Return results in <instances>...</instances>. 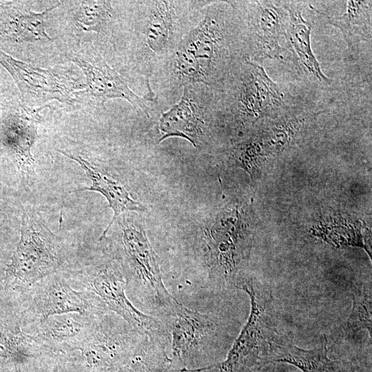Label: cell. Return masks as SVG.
<instances>
[{
    "mask_svg": "<svg viewBox=\"0 0 372 372\" xmlns=\"http://www.w3.org/2000/svg\"><path fill=\"white\" fill-rule=\"evenodd\" d=\"M247 59L239 14L231 1H209L197 23L150 80L175 100L193 84L218 89L231 72Z\"/></svg>",
    "mask_w": 372,
    "mask_h": 372,
    "instance_id": "obj_1",
    "label": "cell"
},
{
    "mask_svg": "<svg viewBox=\"0 0 372 372\" xmlns=\"http://www.w3.org/2000/svg\"><path fill=\"white\" fill-rule=\"evenodd\" d=\"M209 1H135L133 62L145 83L162 68L199 21Z\"/></svg>",
    "mask_w": 372,
    "mask_h": 372,
    "instance_id": "obj_2",
    "label": "cell"
},
{
    "mask_svg": "<svg viewBox=\"0 0 372 372\" xmlns=\"http://www.w3.org/2000/svg\"><path fill=\"white\" fill-rule=\"evenodd\" d=\"M216 118L244 127L259 119L277 118L303 103L275 83L262 65L245 59L214 91Z\"/></svg>",
    "mask_w": 372,
    "mask_h": 372,
    "instance_id": "obj_3",
    "label": "cell"
},
{
    "mask_svg": "<svg viewBox=\"0 0 372 372\" xmlns=\"http://www.w3.org/2000/svg\"><path fill=\"white\" fill-rule=\"evenodd\" d=\"M235 287L249 296L251 309L248 320L225 360L198 372L214 368L219 372H263L265 369L275 364L278 345L287 333L281 331L269 288L246 277H238Z\"/></svg>",
    "mask_w": 372,
    "mask_h": 372,
    "instance_id": "obj_4",
    "label": "cell"
},
{
    "mask_svg": "<svg viewBox=\"0 0 372 372\" xmlns=\"http://www.w3.org/2000/svg\"><path fill=\"white\" fill-rule=\"evenodd\" d=\"M61 239L32 211H24L21 236L7 265L0 291L17 300L44 278L60 272L66 260Z\"/></svg>",
    "mask_w": 372,
    "mask_h": 372,
    "instance_id": "obj_5",
    "label": "cell"
},
{
    "mask_svg": "<svg viewBox=\"0 0 372 372\" xmlns=\"http://www.w3.org/2000/svg\"><path fill=\"white\" fill-rule=\"evenodd\" d=\"M61 273L74 289L94 294L108 310L120 316L141 335L153 341L169 343L167 327L142 312L130 300L120 264L105 261L81 270L63 271Z\"/></svg>",
    "mask_w": 372,
    "mask_h": 372,
    "instance_id": "obj_6",
    "label": "cell"
},
{
    "mask_svg": "<svg viewBox=\"0 0 372 372\" xmlns=\"http://www.w3.org/2000/svg\"><path fill=\"white\" fill-rule=\"evenodd\" d=\"M126 293L168 317L181 303L164 285L157 256L141 225L123 227L120 243Z\"/></svg>",
    "mask_w": 372,
    "mask_h": 372,
    "instance_id": "obj_7",
    "label": "cell"
},
{
    "mask_svg": "<svg viewBox=\"0 0 372 372\" xmlns=\"http://www.w3.org/2000/svg\"><path fill=\"white\" fill-rule=\"evenodd\" d=\"M242 26L247 59L287 61L288 12L285 1H231Z\"/></svg>",
    "mask_w": 372,
    "mask_h": 372,
    "instance_id": "obj_8",
    "label": "cell"
},
{
    "mask_svg": "<svg viewBox=\"0 0 372 372\" xmlns=\"http://www.w3.org/2000/svg\"><path fill=\"white\" fill-rule=\"evenodd\" d=\"M15 301L23 324L63 313L94 314L108 310L92 293L74 289L61 272L44 278Z\"/></svg>",
    "mask_w": 372,
    "mask_h": 372,
    "instance_id": "obj_9",
    "label": "cell"
},
{
    "mask_svg": "<svg viewBox=\"0 0 372 372\" xmlns=\"http://www.w3.org/2000/svg\"><path fill=\"white\" fill-rule=\"evenodd\" d=\"M171 334L170 369L195 372L211 365L210 340L216 322L207 314L180 303L168 316Z\"/></svg>",
    "mask_w": 372,
    "mask_h": 372,
    "instance_id": "obj_10",
    "label": "cell"
},
{
    "mask_svg": "<svg viewBox=\"0 0 372 372\" xmlns=\"http://www.w3.org/2000/svg\"><path fill=\"white\" fill-rule=\"evenodd\" d=\"M116 313H102L79 351L90 372H114L146 338Z\"/></svg>",
    "mask_w": 372,
    "mask_h": 372,
    "instance_id": "obj_11",
    "label": "cell"
},
{
    "mask_svg": "<svg viewBox=\"0 0 372 372\" xmlns=\"http://www.w3.org/2000/svg\"><path fill=\"white\" fill-rule=\"evenodd\" d=\"M215 116L214 91L203 84L183 87L179 102L163 112L159 119L162 133L158 142L171 137L187 139L200 148L207 138L209 123Z\"/></svg>",
    "mask_w": 372,
    "mask_h": 372,
    "instance_id": "obj_12",
    "label": "cell"
},
{
    "mask_svg": "<svg viewBox=\"0 0 372 372\" xmlns=\"http://www.w3.org/2000/svg\"><path fill=\"white\" fill-rule=\"evenodd\" d=\"M83 72L87 79L85 89L73 93L75 99L87 100L92 105L104 107L105 102L113 99H123L128 101L134 107L141 108L147 116L153 104L158 98L151 87L144 96L134 93L124 79L111 68L99 54L76 55L72 58Z\"/></svg>",
    "mask_w": 372,
    "mask_h": 372,
    "instance_id": "obj_13",
    "label": "cell"
},
{
    "mask_svg": "<svg viewBox=\"0 0 372 372\" xmlns=\"http://www.w3.org/2000/svg\"><path fill=\"white\" fill-rule=\"evenodd\" d=\"M288 12L286 43L287 62L303 83L317 89L325 90L332 85L322 71L320 63L312 50L311 34L312 22L304 17L306 3L302 1H285Z\"/></svg>",
    "mask_w": 372,
    "mask_h": 372,
    "instance_id": "obj_14",
    "label": "cell"
},
{
    "mask_svg": "<svg viewBox=\"0 0 372 372\" xmlns=\"http://www.w3.org/2000/svg\"><path fill=\"white\" fill-rule=\"evenodd\" d=\"M105 311L54 315L41 322L23 324V329L46 349L71 353L81 349L93 332L99 316Z\"/></svg>",
    "mask_w": 372,
    "mask_h": 372,
    "instance_id": "obj_15",
    "label": "cell"
},
{
    "mask_svg": "<svg viewBox=\"0 0 372 372\" xmlns=\"http://www.w3.org/2000/svg\"><path fill=\"white\" fill-rule=\"evenodd\" d=\"M317 18L338 28L351 52L362 42H371V1H308Z\"/></svg>",
    "mask_w": 372,
    "mask_h": 372,
    "instance_id": "obj_16",
    "label": "cell"
},
{
    "mask_svg": "<svg viewBox=\"0 0 372 372\" xmlns=\"http://www.w3.org/2000/svg\"><path fill=\"white\" fill-rule=\"evenodd\" d=\"M50 352L24 331L18 304L0 292V362L20 364Z\"/></svg>",
    "mask_w": 372,
    "mask_h": 372,
    "instance_id": "obj_17",
    "label": "cell"
},
{
    "mask_svg": "<svg viewBox=\"0 0 372 372\" xmlns=\"http://www.w3.org/2000/svg\"><path fill=\"white\" fill-rule=\"evenodd\" d=\"M0 63L11 74L23 96L41 101L71 99L70 88L56 73L14 59L1 50Z\"/></svg>",
    "mask_w": 372,
    "mask_h": 372,
    "instance_id": "obj_18",
    "label": "cell"
},
{
    "mask_svg": "<svg viewBox=\"0 0 372 372\" xmlns=\"http://www.w3.org/2000/svg\"><path fill=\"white\" fill-rule=\"evenodd\" d=\"M59 152L79 163L92 182L90 187L79 188L75 192L94 191L99 192L107 199L109 207L113 211L112 218L99 237V240L105 238L113 223L121 214L127 211H143L146 210V207L134 200L123 185L109 174L101 172L81 156H74L63 151Z\"/></svg>",
    "mask_w": 372,
    "mask_h": 372,
    "instance_id": "obj_19",
    "label": "cell"
},
{
    "mask_svg": "<svg viewBox=\"0 0 372 372\" xmlns=\"http://www.w3.org/2000/svg\"><path fill=\"white\" fill-rule=\"evenodd\" d=\"M274 362L290 364L302 372H347L342 362L329 358L326 338L321 347L304 349L296 345L287 333L278 345Z\"/></svg>",
    "mask_w": 372,
    "mask_h": 372,
    "instance_id": "obj_20",
    "label": "cell"
},
{
    "mask_svg": "<svg viewBox=\"0 0 372 372\" xmlns=\"http://www.w3.org/2000/svg\"><path fill=\"white\" fill-rule=\"evenodd\" d=\"M13 118L8 126L7 143L14 152L19 169L28 177L34 173L31 148L37 138L38 118L34 114L24 111Z\"/></svg>",
    "mask_w": 372,
    "mask_h": 372,
    "instance_id": "obj_21",
    "label": "cell"
},
{
    "mask_svg": "<svg viewBox=\"0 0 372 372\" xmlns=\"http://www.w3.org/2000/svg\"><path fill=\"white\" fill-rule=\"evenodd\" d=\"M167 346L146 338L114 372H167L170 369Z\"/></svg>",
    "mask_w": 372,
    "mask_h": 372,
    "instance_id": "obj_22",
    "label": "cell"
},
{
    "mask_svg": "<svg viewBox=\"0 0 372 372\" xmlns=\"http://www.w3.org/2000/svg\"><path fill=\"white\" fill-rule=\"evenodd\" d=\"M112 1H81L74 12V22L83 31L107 33L114 19Z\"/></svg>",
    "mask_w": 372,
    "mask_h": 372,
    "instance_id": "obj_23",
    "label": "cell"
},
{
    "mask_svg": "<svg viewBox=\"0 0 372 372\" xmlns=\"http://www.w3.org/2000/svg\"><path fill=\"white\" fill-rule=\"evenodd\" d=\"M352 308L344 325L349 333L366 331L371 337V292L364 285L352 287Z\"/></svg>",
    "mask_w": 372,
    "mask_h": 372,
    "instance_id": "obj_24",
    "label": "cell"
},
{
    "mask_svg": "<svg viewBox=\"0 0 372 372\" xmlns=\"http://www.w3.org/2000/svg\"><path fill=\"white\" fill-rule=\"evenodd\" d=\"M59 5L56 4L42 12L17 10L13 18V28L16 37L20 41L29 42L52 41L45 32L44 17L46 13Z\"/></svg>",
    "mask_w": 372,
    "mask_h": 372,
    "instance_id": "obj_25",
    "label": "cell"
},
{
    "mask_svg": "<svg viewBox=\"0 0 372 372\" xmlns=\"http://www.w3.org/2000/svg\"><path fill=\"white\" fill-rule=\"evenodd\" d=\"M167 372H191V371H189L187 370H184V369L178 370V369H169Z\"/></svg>",
    "mask_w": 372,
    "mask_h": 372,
    "instance_id": "obj_26",
    "label": "cell"
}]
</instances>
